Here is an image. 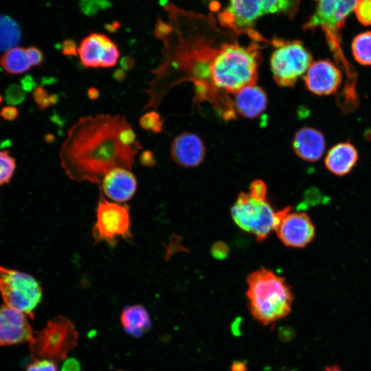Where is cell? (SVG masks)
<instances>
[{
  "label": "cell",
  "mask_w": 371,
  "mask_h": 371,
  "mask_svg": "<svg viewBox=\"0 0 371 371\" xmlns=\"http://www.w3.org/2000/svg\"><path fill=\"white\" fill-rule=\"evenodd\" d=\"M15 168V159L7 151H0V186L10 181Z\"/></svg>",
  "instance_id": "obj_25"
},
{
  "label": "cell",
  "mask_w": 371,
  "mask_h": 371,
  "mask_svg": "<svg viewBox=\"0 0 371 371\" xmlns=\"http://www.w3.org/2000/svg\"><path fill=\"white\" fill-rule=\"evenodd\" d=\"M78 333L65 316H57L34 336L30 343L32 356L37 359L61 361L77 345Z\"/></svg>",
  "instance_id": "obj_5"
},
{
  "label": "cell",
  "mask_w": 371,
  "mask_h": 371,
  "mask_svg": "<svg viewBox=\"0 0 371 371\" xmlns=\"http://www.w3.org/2000/svg\"><path fill=\"white\" fill-rule=\"evenodd\" d=\"M292 146L294 153L300 158L308 162H315L322 157L326 148V140L319 130L304 126L295 133Z\"/></svg>",
  "instance_id": "obj_17"
},
{
  "label": "cell",
  "mask_w": 371,
  "mask_h": 371,
  "mask_svg": "<svg viewBox=\"0 0 371 371\" xmlns=\"http://www.w3.org/2000/svg\"><path fill=\"white\" fill-rule=\"evenodd\" d=\"M275 46L270 57V69L276 84L292 87L305 74L313 63L309 50L300 41L274 39Z\"/></svg>",
  "instance_id": "obj_6"
},
{
  "label": "cell",
  "mask_w": 371,
  "mask_h": 371,
  "mask_svg": "<svg viewBox=\"0 0 371 371\" xmlns=\"http://www.w3.org/2000/svg\"><path fill=\"white\" fill-rule=\"evenodd\" d=\"M304 79L306 89L311 93L319 96L329 95L341 87L343 74L331 60L322 59L311 63Z\"/></svg>",
  "instance_id": "obj_13"
},
{
  "label": "cell",
  "mask_w": 371,
  "mask_h": 371,
  "mask_svg": "<svg viewBox=\"0 0 371 371\" xmlns=\"http://www.w3.org/2000/svg\"><path fill=\"white\" fill-rule=\"evenodd\" d=\"M170 153L173 161L183 168H194L204 160L205 148L197 135L183 132L177 135L170 144Z\"/></svg>",
  "instance_id": "obj_15"
},
{
  "label": "cell",
  "mask_w": 371,
  "mask_h": 371,
  "mask_svg": "<svg viewBox=\"0 0 371 371\" xmlns=\"http://www.w3.org/2000/svg\"><path fill=\"white\" fill-rule=\"evenodd\" d=\"M267 186L260 179L254 180L249 187V195L256 201L266 200Z\"/></svg>",
  "instance_id": "obj_30"
},
{
  "label": "cell",
  "mask_w": 371,
  "mask_h": 371,
  "mask_svg": "<svg viewBox=\"0 0 371 371\" xmlns=\"http://www.w3.org/2000/svg\"><path fill=\"white\" fill-rule=\"evenodd\" d=\"M0 293L4 304L30 318L41 302L43 291L32 276L0 266Z\"/></svg>",
  "instance_id": "obj_7"
},
{
  "label": "cell",
  "mask_w": 371,
  "mask_h": 371,
  "mask_svg": "<svg viewBox=\"0 0 371 371\" xmlns=\"http://www.w3.org/2000/svg\"><path fill=\"white\" fill-rule=\"evenodd\" d=\"M120 66L124 71H129L135 66V60L132 57L124 56L120 60Z\"/></svg>",
  "instance_id": "obj_37"
},
{
  "label": "cell",
  "mask_w": 371,
  "mask_h": 371,
  "mask_svg": "<svg viewBox=\"0 0 371 371\" xmlns=\"http://www.w3.org/2000/svg\"><path fill=\"white\" fill-rule=\"evenodd\" d=\"M113 78L117 81H122L126 78V73L122 68L116 69L113 73Z\"/></svg>",
  "instance_id": "obj_39"
},
{
  "label": "cell",
  "mask_w": 371,
  "mask_h": 371,
  "mask_svg": "<svg viewBox=\"0 0 371 371\" xmlns=\"http://www.w3.org/2000/svg\"><path fill=\"white\" fill-rule=\"evenodd\" d=\"M26 52L32 66L41 65L43 60V54L42 52L36 47H28Z\"/></svg>",
  "instance_id": "obj_32"
},
{
  "label": "cell",
  "mask_w": 371,
  "mask_h": 371,
  "mask_svg": "<svg viewBox=\"0 0 371 371\" xmlns=\"http://www.w3.org/2000/svg\"><path fill=\"white\" fill-rule=\"evenodd\" d=\"M211 253L213 257L216 259H224L227 256L229 253L228 245L222 241L216 242L212 246Z\"/></svg>",
  "instance_id": "obj_31"
},
{
  "label": "cell",
  "mask_w": 371,
  "mask_h": 371,
  "mask_svg": "<svg viewBox=\"0 0 371 371\" xmlns=\"http://www.w3.org/2000/svg\"><path fill=\"white\" fill-rule=\"evenodd\" d=\"M353 11L360 23L371 25V0H358Z\"/></svg>",
  "instance_id": "obj_27"
},
{
  "label": "cell",
  "mask_w": 371,
  "mask_h": 371,
  "mask_svg": "<svg viewBox=\"0 0 371 371\" xmlns=\"http://www.w3.org/2000/svg\"><path fill=\"white\" fill-rule=\"evenodd\" d=\"M234 223L241 229L265 240L277 225V212L267 200L256 201L249 193L240 192L231 209Z\"/></svg>",
  "instance_id": "obj_8"
},
{
  "label": "cell",
  "mask_w": 371,
  "mask_h": 371,
  "mask_svg": "<svg viewBox=\"0 0 371 371\" xmlns=\"http://www.w3.org/2000/svg\"><path fill=\"white\" fill-rule=\"evenodd\" d=\"M21 37L19 24L9 16L0 14V52H6L14 47Z\"/></svg>",
  "instance_id": "obj_22"
},
{
  "label": "cell",
  "mask_w": 371,
  "mask_h": 371,
  "mask_svg": "<svg viewBox=\"0 0 371 371\" xmlns=\"http://www.w3.org/2000/svg\"><path fill=\"white\" fill-rule=\"evenodd\" d=\"M139 124L144 130L158 133L163 131L164 120L157 112L150 111L140 117Z\"/></svg>",
  "instance_id": "obj_24"
},
{
  "label": "cell",
  "mask_w": 371,
  "mask_h": 371,
  "mask_svg": "<svg viewBox=\"0 0 371 371\" xmlns=\"http://www.w3.org/2000/svg\"><path fill=\"white\" fill-rule=\"evenodd\" d=\"M277 215L275 231L284 245L304 248L315 238V227L306 212H291L289 206L277 211Z\"/></svg>",
  "instance_id": "obj_10"
},
{
  "label": "cell",
  "mask_w": 371,
  "mask_h": 371,
  "mask_svg": "<svg viewBox=\"0 0 371 371\" xmlns=\"http://www.w3.org/2000/svg\"><path fill=\"white\" fill-rule=\"evenodd\" d=\"M139 160L141 164L144 166L150 167L156 163L153 153L149 150H146L141 153Z\"/></svg>",
  "instance_id": "obj_35"
},
{
  "label": "cell",
  "mask_w": 371,
  "mask_h": 371,
  "mask_svg": "<svg viewBox=\"0 0 371 371\" xmlns=\"http://www.w3.org/2000/svg\"><path fill=\"white\" fill-rule=\"evenodd\" d=\"M322 371H344L339 366L337 365H331L326 366Z\"/></svg>",
  "instance_id": "obj_42"
},
{
  "label": "cell",
  "mask_w": 371,
  "mask_h": 371,
  "mask_svg": "<svg viewBox=\"0 0 371 371\" xmlns=\"http://www.w3.org/2000/svg\"><path fill=\"white\" fill-rule=\"evenodd\" d=\"M2 101H3V98H2V96L0 95V104L1 103Z\"/></svg>",
  "instance_id": "obj_43"
},
{
  "label": "cell",
  "mask_w": 371,
  "mask_h": 371,
  "mask_svg": "<svg viewBox=\"0 0 371 371\" xmlns=\"http://www.w3.org/2000/svg\"><path fill=\"white\" fill-rule=\"evenodd\" d=\"M137 182L130 169L118 167L108 172L101 181L103 193L116 202L131 199L136 192Z\"/></svg>",
  "instance_id": "obj_16"
},
{
  "label": "cell",
  "mask_w": 371,
  "mask_h": 371,
  "mask_svg": "<svg viewBox=\"0 0 371 371\" xmlns=\"http://www.w3.org/2000/svg\"><path fill=\"white\" fill-rule=\"evenodd\" d=\"M2 68L10 74H21L32 66L26 49L14 47L5 52L0 60Z\"/></svg>",
  "instance_id": "obj_21"
},
{
  "label": "cell",
  "mask_w": 371,
  "mask_h": 371,
  "mask_svg": "<svg viewBox=\"0 0 371 371\" xmlns=\"http://www.w3.org/2000/svg\"><path fill=\"white\" fill-rule=\"evenodd\" d=\"M25 314L5 304L0 306V346L30 342L34 333Z\"/></svg>",
  "instance_id": "obj_14"
},
{
  "label": "cell",
  "mask_w": 371,
  "mask_h": 371,
  "mask_svg": "<svg viewBox=\"0 0 371 371\" xmlns=\"http://www.w3.org/2000/svg\"><path fill=\"white\" fill-rule=\"evenodd\" d=\"M245 364L242 362H234L232 370V371H245Z\"/></svg>",
  "instance_id": "obj_41"
},
{
  "label": "cell",
  "mask_w": 371,
  "mask_h": 371,
  "mask_svg": "<svg viewBox=\"0 0 371 371\" xmlns=\"http://www.w3.org/2000/svg\"><path fill=\"white\" fill-rule=\"evenodd\" d=\"M18 115V109L12 105L4 106L0 111V117L7 121H12L15 120Z\"/></svg>",
  "instance_id": "obj_33"
},
{
  "label": "cell",
  "mask_w": 371,
  "mask_h": 371,
  "mask_svg": "<svg viewBox=\"0 0 371 371\" xmlns=\"http://www.w3.org/2000/svg\"><path fill=\"white\" fill-rule=\"evenodd\" d=\"M25 98V91L17 85H10L5 91V100L10 105L19 104Z\"/></svg>",
  "instance_id": "obj_28"
},
{
  "label": "cell",
  "mask_w": 371,
  "mask_h": 371,
  "mask_svg": "<svg viewBox=\"0 0 371 371\" xmlns=\"http://www.w3.org/2000/svg\"><path fill=\"white\" fill-rule=\"evenodd\" d=\"M352 53L355 60L363 65H371V32L357 34L352 40Z\"/></svg>",
  "instance_id": "obj_23"
},
{
  "label": "cell",
  "mask_w": 371,
  "mask_h": 371,
  "mask_svg": "<svg viewBox=\"0 0 371 371\" xmlns=\"http://www.w3.org/2000/svg\"><path fill=\"white\" fill-rule=\"evenodd\" d=\"M124 330L135 337H142L151 327V320L146 309L142 305L126 306L120 315Z\"/></svg>",
  "instance_id": "obj_20"
},
{
  "label": "cell",
  "mask_w": 371,
  "mask_h": 371,
  "mask_svg": "<svg viewBox=\"0 0 371 371\" xmlns=\"http://www.w3.org/2000/svg\"><path fill=\"white\" fill-rule=\"evenodd\" d=\"M234 95V109L243 117L256 118L267 108V93L262 87L256 84L243 88Z\"/></svg>",
  "instance_id": "obj_18"
},
{
  "label": "cell",
  "mask_w": 371,
  "mask_h": 371,
  "mask_svg": "<svg viewBox=\"0 0 371 371\" xmlns=\"http://www.w3.org/2000/svg\"><path fill=\"white\" fill-rule=\"evenodd\" d=\"M128 124L126 118L118 114L80 117L69 129L60 150L65 173L74 181L100 184L115 168L131 170L142 147L122 142L120 133Z\"/></svg>",
  "instance_id": "obj_1"
},
{
  "label": "cell",
  "mask_w": 371,
  "mask_h": 371,
  "mask_svg": "<svg viewBox=\"0 0 371 371\" xmlns=\"http://www.w3.org/2000/svg\"><path fill=\"white\" fill-rule=\"evenodd\" d=\"M247 284L250 313L262 325L273 324L291 311L293 293L283 277L261 268L248 276Z\"/></svg>",
  "instance_id": "obj_3"
},
{
  "label": "cell",
  "mask_w": 371,
  "mask_h": 371,
  "mask_svg": "<svg viewBox=\"0 0 371 371\" xmlns=\"http://www.w3.org/2000/svg\"><path fill=\"white\" fill-rule=\"evenodd\" d=\"M215 41L209 54L206 83L214 89L232 94L255 85L262 59L257 41L247 45L234 38L218 44Z\"/></svg>",
  "instance_id": "obj_2"
},
{
  "label": "cell",
  "mask_w": 371,
  "mask_h": 371,
  "mask_svg": "<svg viewBox=\"0 0 371 371\" xmlns=\"http://www.w3.org/2000/svg\"><path fill=\"white\" fill-rule=\"evenodd\" d=\"M78 48L76 42L72 39L65 40L62 45V52L65 56H76Z\"/></svg>",
  "instance_id": "obj_34"
},
{
  "label": "cell",
  "mask_w": 371,
  "mask_h": 371,
  "mask_svg": "<svg viewBox=\"0 0 371 371\" xmlns=\"http://www.w3.org/2000/svg\"><path fill=\"white\" fill-rule=\"evenodd\" d=\"M93 235L95 242L109 243H113L118 238H129L131 219L128 207L102 197L96 208Z\"/></svg>",
  "instance_id": "obj_9"
},
{
  "label": "cell",
  "mask_w": 371,
  "mask_h": 371,
  "mask_svg": "<svg viewBox=\"0 0 371 371\" xmlns=\"http://www.w3.org/2000/svg\"><path fill=\"white\" fill-rule=\"evenodd\" d=\"M315 11L303 25V30L320 27L324 33H339L358 0H315Z\"/></svg>",
  "instance_id": "obj_11"
},
{
  "label": "cell",
  "mask_w": 371,
  "mask_h": 371,
  "mask_svg": "<svg viewBox=\"0 0 371 371\" xmlns=\"http://www.w3.org/2000/svg\"><path fill=\"white\" fill-rule=\"evenodd\" d=\"M25 371H58L55 361L47 359H37L32 362Z\"/></svg>",
  "instance_id": "obj_29"
},
{
  "label": "cell",
  "mask_w": 371,
  "mask_h": 371,
  "mask_svg": "<svg viewBox=\"0 0 371 371\" xmlns=\"http://www.w3.org/2000/svg\"><path fill=\"white\" fill-rule=\"evenodd\" d=\"M21 87L25 91H30L36 87L34 78L30 76H25L21 81Z\"/></svg>",
  "instance_id": "obj_36"
},
{
  "label": "cell",
  "mask_w": 371,
  "mask_h": 371,
  "mask_svg": "<svg viewBox=\"0 0 371 371\" xmlns=\"http://www.w3.org/2000/svg\"><path fill=\"white\" fill-rule=\"evenodd\" d=\"M87 95L91 100H96L100 95V92L96 88L91 87L89 89Z\"/></svg>",
  "instance_id": "obj_40"
},
{
  "label": "cell",
  "mask_w": 371,
  "mask_h": 371,
  "mask_svg": "<svg viewBox=\"0 0 371 371\" xmlns=\"http://www.w3.org/2000/svg\"><path fill=\"white\" fill-rule=\"evenodd\" d=\"M358 159L359 154L356 148L346 142L333 146L325 157L324 164L331 173L343 177L353 169Z\"/></svg>",
  "instance_id": "obj_19"
},
{
  "label": "cell",
  "mask_w": 371,
  "mask_h": 371,
  "mask_svg": "<svg viewBox=\"0 0 371 371\" xmlns=\"http://www.w3.org/2000/svg\"><path fill=\"white\" fill-rule=\"evenodd\" d=\"M33 98L40 109H45L58 102V95L49 94L42 87L38 86L33 92Z\"/></svg>",
  "instance_id": "obj_26"
},
{
  "label": "cell",
  "mask_w": 371,
  "mask_h": 371,
  "mask_svg": "<svg viewBox=\"0 0 371 371\" xmlns=\"http://www.w3.org/2000/svg\"><path fill=\"white\" fill-rule=\"evenodd\" d=\"M81 63L87 68H110L120 58L117 45L101 33H91L85 37L78 48Z\"/></svg>",
  "instance_id": "obj_12"
},
{
  "label": "cell",
  "mask_w": 371,
  "mask_h": 371,
  "mask_svg": "<svg viewBox=\"0 0 371 371\" xmlns=\"http://www.w3.org/2000/svg\"><path fill=\"white\" fill-rule=\"evenodd\" d=\"M79 370H80L79 364L75 359H69L67 361L63 367V371H79Z\"/></svg>",
  "instance_id": "obj_38"
},
{
  "label": "cell",
  "mask_w": 371,
  "mask_h": 371,
  "mask_svg": "<svg viewBox=\"0 0 371 371\" xmlns=\"http://www.w3.org/2000/svg\"><path fill=\"white\" fill-rule=\"evenodd\" d=\"M299 0H229L227 6L216 15L219 25L236 34L247 33L254 41L262 38L254 26L269 14H284L293 17L299 8Z\"/></svg>",
  "instance_id": "obj_4"
}]
</instances>
